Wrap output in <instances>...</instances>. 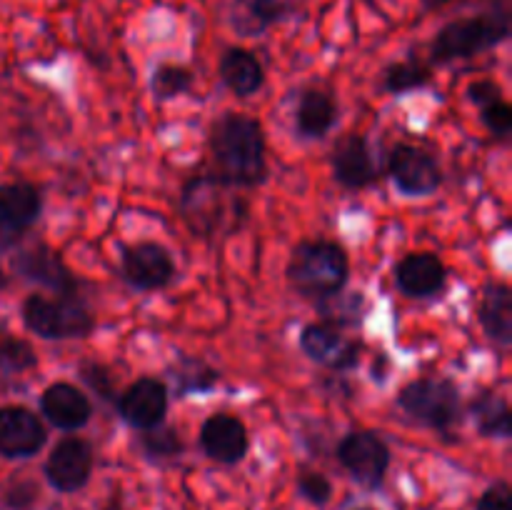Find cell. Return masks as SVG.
I'll list each match as a JSON object with an SVG mask.
<instances>
[{
	"instance_id": "cell-1",
	"label": "cell",
	"mask_w": 512,
	"mask_h": 510,
	"mask_svg": "<svg viewBox=\"0 0 512 510\" xmlns=\"http://www.w3.org/2000/svg\"><path fill=\"white\" fill-rule=\"evenodd\" d=\"M213 175L230 188H258L268 178L263 125L245 113H223L210 128Z\"/></svg>"
},
{
	"instance_id": "cell-2",
	"label": "cell",
	"mask_w": 512,
	"mask_h": 510,
	"mask_svg": "<svg viewBox=\"0 0 512 510\" xmlns=\"http://www.w3.org/2000/svg\"><path fill=\"white\" fill-rule=\"evenodd\" d=\"M512 33V10L508 0H493L488 8L463 15L435 33L430 43V63L448 65L455 60H470L498 48Z\"/></svg>"
},
{
	"instance_id": "cell-3",
	"label": "cell",
	"mask_w": 512,
	"mask_h": 510,
	"mask_svg": "<svg viewBox=\"0 0 512 510\" xmlns=\"http://www.w3.org/2000/svg\"><path fill=\"white\" fill-rule=\"evenodd\" d=\"M348 275V253L333 240H303L293 248L285 268L290 288L313 303H323L340 293L348 283Z\"/></svg>"
},
{
	"instance_id": "cell-4",
	"label": "cell",
	"mask_w": 512,
	"mask_h": 510,
	"mask_svg": "<svg viewBox=\"0 0 512 510\" xmlns=\"http://www.w3.org/2000/svg\"><path fill=\"white\" fill-rule=\"evenodd\" d=\"M23 325L43 340H83L93 333L95 315L78 295L33 293L23 303Z\"/></svg>"
},
{
	"instance_id": "cell-5",
	"label": "cell",
	"mask_w": 512,
	"mask_h": 510,
	"mask_svg": "<svg viewBox=\"0 0 512 510\" xmlns=\"http://www.w3.org/2000/svg\"><path fill=\"white\" fill-rule=\"evenodd\" d=\"M398 405L420 425L440 430V433L453 428L463 413L458 385L438 375H425L403 385L398 393Z\"/></svg>"
},
{
	"instance_id": "cell-6",
	"label": "cell",
	"mask_w": 512,
	"mask_h": 510,
	"mask_svg": "<svg viewBox=\"0 0 512 510\" xmlns=\"http://www.w3.org/2000/svg\"><path fill=\"white\" fill-rule=\"evenodd\" d=\"M228 188L230 185L220 183L215 175H198V178H190L185 183L180 208H183L188 228L198 233L200 238L213 235L223 223H228V230L238 228L223 210V195Z\"/></svg>"
},
{
	"instance_id": "cell-7",
	"label": "cell",
	"mask_w": 512,
	"mask_h": 510,
	"mask_svg": "<svg viewBox=\"0 0 512 510\" xmlns=\"http://www.w3.org/2000/svg\"><path fill=\"white\" fill-rule=\"evenodd\" d=\"M390 448L373 430H353L338 443V460L365 488H380L390 468Z\"/></svg>"
},
{
	"instance_id": "cell-8",
	"label": "cell",
	"mask_w": 512,
	"mask_h": 510,
	"mask_svg": "<svg viewBox=\"0 0 512 510\" xmlns=\"http://www.w3.org/2000/svg\"><path fill=\"white\" fill-rule=\"evenodd\" d=\"M388 173L395 188L410 198L433 195L443 183V170L438 160L423 148L410 143H398L388 155Z\"/></svg>"
},
{
	"instance_id": "cell-9",
	"label": "cell",
	"mask_w": 512,
	"mask_h": 510,
	"mask_svg": "<svg viewBox=\"0 0 512 510\" xmlns=\"http://www.w3.org/2000/svg\"><path fill=\"white\" fill-rule=\"evenodd\" d=\"M120 273L133 290L153 293L163 290L175 278V260L168 248L160 243H135L123 248L120 255Z\"/></svg>"
},
{
	"instance_id": "cell-10",
	"label": "cell",
	"mask_w": 512,
	"mask_h": 510,
	"mask_svg": "<svg viewBox=\"0 0 512 510\" xmlns=\"http://www.w3.org/2000/svg\"><path fill=\"white\" fill-rule=\"evenodd\" d=\"M93 475V448L78 435L58 440L45 460V478L58 493H75L85 488Z\"/></svg>"
},
{
	"instance_id": "cell-11",
	"label": "cell",
	"mask_w": 512,
	"mask_h": 510,
	"mask_svg": "<svg viewBox=\"0 0 512 510\" xmlns=\"http://www.w3.org/2000/svg\"><path fill=\"white\" fill-rule=\"evenodd\" d=\"M168 403V385L158 378H138L115 398L120 418L135 430H148L165 423Z\"/></svg>"
},
{
	"instance_id": "cell-12",
	"label": "cell",
	"mask_w": 512,
	"mask_h": 510,
	"mask_svg": "<svg viewBox=\"0 0 512 510\" xmlns=\"http://www.w3.org/2000/svg\"><path fill=\"white\" fill-rule=\"evenodd\" d=\"M43 198L33 183H8L0 188V248H13L40 218Z\"/></svg>"
},
{
	"instance_id": "cell-13",
	"label": "cell",
	"mask_w": 512,
	"mask_h": 510,
	"mask_svg": "<svg viewBox=\"0 0 512 510\" xmlns=\"http://www.w3.org/2000/svg\"><path fill=\"white\" fill-rule=\"evenodd\" d=\"M300 350L313 363L335 370V373H345V370H353L360 363V350H363V345L358 340H348L333 325L310 323L300 333Z\"/></svg>"
},
{
	"instance_id": "cell-14",
	"label": "cell",
	"mask_w": 512,
	"mask_h": 510,
	"mask_svg": "<svg viewBox=\"0 0 512 510\" xmlns=\"http://www.w3.org/2000/svg\"><path fill=\"white\" fill-rule=\"evenodd\" d=\"M48 430L33 410L23 405L0 408V458H33L43 450Z\"/></svg>"
},
{
	"instance_id": "cell-15",
	"label": "cell",
	"mask_w": 512,
	"mask_h": 510,
	"mask_svg": "<svg viewBox=\"0 0 512 510\" xmlns=\"http://www.w3.org/2000/svg\"><path fill=\"white\" fill-rule=\"evenodd\" d=\"M13 270L20 278L43 285V288L53 290L55 295H78V280H75L73 270L48 245L25 248L13 260Z\"/></svg>"
},
{
	"instance_id": "cell-16",
	"label": "cell",
	"mask_w": 512,
	"mask_h": 510,
	"mask_svg": "<svg viewBox=\"0 0 512 510\" xmlns=\"http://www.w3.org/2000/svg\"><path fill=\"white\" fill-rule=\"evenodd\" d=\"M333 178L348 190H363L378 180V165H375L370 143L360 133H345L338 138L330 153Z\"/></svg>"
},
{
	"instance_id": "cell-17",
	"label": "cell",
	"mask_w": 512,
	"mask_h": 510,
	"mask_svg": "<svg viewBox=\"0 0 512 510\" xmlns=\"http://www.w3.org/2000/svg\"><path fill=\"white\" fill-rule=\"evenodd\" d=\"M298 8L300 0H230L228 23L240 38H260L293 18Z\"/></svg>"
},
{
	"instance_id": "cell-18",
	"label": "cell",
	"mask_w": 512,
	"mask_h": 510,
	"mask_svg": "<svg viewBox=\"0 0 512 510\" xmlns=\"http://www.w3.org/2000/svg\"><path fill=\"white\" fill-rule=\"evenodd\" d=\"M200 448L210 460L235 465L245 458L250 448L248 428L238 415L215 413L200 428Z\"/></svg>"
},
{
	"instance_id": "cell-19",
	"label": "cell",
	"mask_w": 512,
	"mask_h": 510,
	"mask_svg": "<svg viewBox=\"0 0 512 510\" xmlns=\"http://www.w3.org/2000/svg\"><path fill=\"white\" fill-rule=\"evenodd\" d=\"M40 410H43L45 420H48L53 428L58 430H80L83 425L90 423V415H93V403H90L88 395L80 388H75L73 383H50L48 388L40 395Z\"/></svg>"
},
{
	"instance_id": "cell-20",
	"label": "cell",
	"mask_w": 512,
	"mask_h": 510,
	"mask_svg": "<svg viewBox=\"0 0 512 510\" xmlns=\"http://www.w3.org/2000/svg\"><path fill=\"white\" fill-rule=\"evenodd\" d=\"M448 280L443 260L428 250L408 253L395 265V283L408 298H433Z\"/></svg>"
},
{
	"instance_id": "cell-21",
	"label": "cell",
	"mask_w": 512,
	"mask_h": 510,
	"mask_svg": "<svg viewBox=\"0 0 512 510\" xmlns=\"http://www.w3.org/2000/svg\"><path fill=\"white\" fill-rule=\"evenodd\" d=\"M478 320L483 333L493 343L512 345V290L505 283H485L478 305Z\"/></svg>"
},
{
	"instance_id": "cell-22",
	"label": "cell",
	"mask_w": 512,
	"mask_h": 510,
	"mask_svg": "<svg viewBox=\"0 0 512 510\" xmlns=\"http://www.w3.org/2000/svg\"><path fill=\"white\" fill-rule=\"evenodd\" d=\"M220 78L225 88L238 98H250L265 83V70L258 55L248 48H228L220 58Z\"/></svg>"
},
{
	"instance_id": "cell-23",
	"label": "cell",
	"mask_w": 512,
	"mask_h": 510,
	"mask_svg": "<svg viewBox=\"0 0 512 510\" xmlns=\"http://www.w3.org/2000/svg\"><path fill=\"white\" fill-rule=\"evenodd\" d=\"M338 120V103L335 95L325 90L310 88L300 95L298 110H295V128L303 138H325Z\"/></svg>"
},
{
	"instance_id": "cell-24",
	"label": "cell",
	"mask_w": 512,
	"mask_h": 510,
	"mask_svg": "<svg viewBox=\"0 0 512 510\" xmlns=\"http://www.w3.org/2000/svg\"><path fill=\"white\" fill-rule=\"evenodd\" d=\"M470 415L475 425L488 438H510L512 435V410L505 395L495 390H480L470 400Z\"/></svg>"
},
{
	"instance_id": "cell-25",
	"label": "cell",
	"mask_w": 512,
	"mask_h": 510,
	"mask_svg": "<svg viewBox=\"0 0 512 510\" xmlns=\"http://www.w3.org/2000/svg\"><path fill=\"white\" fill-rule=\"evenodd\" d=\"M175 380V395L185 398V395L208 393L218 383V370L210 368L208 363L198 358H180L178 363L170 368Z\"/></svg>"
},
{
	"instance_id": "cell-26",
	"label": "cell",
	"mask_w": 512,
	"mask_h": 510,
	"mask_svg": "<svg viewBox=\"0 0 512 510\" xmlns=\"http://www.w3.org/2000/svg\"><path fill=\"white\" fill-rule=\"evenodd\" d=\"M195 85V73L185 65L178 63H160L150 73V93L160 103L180 98V95L190 93Z\"/></svg>"
},
{
	"instance_id": "cell-27",
	"label": "cell",
	"mask_w": 512,
	"mask_h": 510,
	"mask_svg": "<svg viewBox=\"0 0 512 510\" xmlns=\"http://www.w3.org/2000/svg\"><path fill=\"white\" fill-rule=\"evenodd\" d=\"M430 83V68L418 60H400L385 68L383 90L388 95H405Z\"/></svg>"
},
{
	"instance_id": "cell-28",
	"label": "cell",
	"mask_w": 512,
	"mask_h": 510,
	"mask_svg": "<svg viewBox=\"0 0 512 510\" xmlns=\"http://www.w3.org/2000/svg\"><path fill=\"white\" fill-rule=\"evenodd\" d=\"M320 313H323V323L333 325V328H343V325H360L365 320V305L363 293H335L333 298L318 303Z\"/></svg>"
},
{
	"instance_id": "cell-29",
	"label": "cell",
	"mask_w": 512,
	"mask_h": 510,
	"mask_svg": "<svg viewBox=\"0 0 512 510\" xmlns=\"http://www.w3.org/2000/svg\"><path fill=\"white\" fill-rule=\"evenodd\" d=\"M38 365V353L28 340L5 338L0 340V380L18 378Z\"/></svg>"
},
{
	"instance_id": "cell-30",
	"label": "cell",
	"mask_w": 512,
	"mask_h": 510,
	"mask_svg": "<svg viewBox=\"0 0 512 510\" xmlns=\"http://www.w3.org/2000/svg\"><path fill=\"white\" fill-rule=\"evenodd\" d=\"M140 450L153 460H173L183 453V440L173 425H155V428L140 430Z\"/></svg>"
},
{
	"instance_id": "cell-31",
	"label": "cell",
	"mask_w": 512,
	"mask_h": 510,
	"mask_svg": "<svg viewBox=\"0 0 512 510\" xmlns=\"http://www.w3.org/2000/svg\"><path fill=\"white\" fill-rule=\"evenodd\" d=\"M480 120H483L485 130L495 140H508V135L512 133V108L505 98L480 108Z\"/></svg>"
},
{
	"instance_id": "cell-32",
	"label": "cell",
	"mask_w": 512,
	"mask_h": 510,
	"mask_svg": "<svg viewBox=\"0 0 512 510\" xmlns=\"http://www.w3.org/2000/svg\"><path fill=\"white\" fill-rule=\"evenodd\" d=\"M35 500H38V483L28 478L10 480L0 493V505L5 510H30Z\"/></svg>"
},
{
	"instance_id": "cell-33",
	"label": "cell",
	"mask_w": 512,
	"mask_h": 510,
	"mask_svg": "<svg viewBox=\"0 0 512 510\" xmlns=\"http://www.w3.org/2000/svg\"><path fill=\"white\" fill-rule=\"evenodd\" d=\"M78 375H80V380H83V383L88 385V388L93 390L95 395H100V398H103V400H115V398H118V395H115L113 375H110V370L103 368V365L90 363V360H85V363H80Z\"/></svg>"
},
{
	"instance_id": "cell-34",
	"label": "cell",
	"mask_w": 512,
	"mask_h": 510,
	"mask_svg": "<svg viewBox=\"0 0 512 510\" xmlns=\"http://www.w3.org/2000/svg\"><path fill=\"white\" fill-rule=\"evenodd\" d=\"M298 493L303 495L308 503L313 505H325L330 498H333V485L318 470H303L298 475Z\"/></svg>"
},
{
	"instance_id": "cell-35",
	"label": "cell",
	"mask_w": 512,
	"mask_h": 510,
	"mask_svg": "<svg viewBox=\"0 0 512 510\" xmlns=\"http://www.w3.org/2000/svg\"><path fill=\"white\" fill-rule=\"evenodd\" d=\"M468 98L470 103H475L478 108H485V105L495 103V100L505 98V95H503V88H500L495 80L483 78V80H473V83L468 85Z\"/></svg>"
},
{
	"instance_id": "cell-36",
	"label": "cell",
	"mask_w": 512,
	"mask_h": 510,
	"mask_svg": "<svg viewBox=\"0 0 512 510\" xmlns=\"http://www.w3.org/2000/svg\"><path fill=\"white\" fill-rule=\"evenodd\" d=\"M478 510H512V493L508 483H495L480 495Z\"/></svg>"
},
{
	"instance_id": "cell-37",
	"label": "cell",
	"mask_w": 512,
	"mask_h": 510,
	"mask_svg": "<svg viewBox=\"0 0 512 510\" xmlns=\"http://www.w3.org/2000/svg\"><path fill=\"white\" fill-rule=\"evenodd\" d=\"M100 510H125V508H123V503H120L118 495H110L108 503H105L103 508H100Z\"/></svg>"
},
{
	"instance_id": "cell-38",
	"label": "cell",
	"mask_w": 512,
	"mask_h": 510,
	"mask_svg": "<svg viewBox=\"0 0 512 510\" xmlns=\"http://www.w3.org/2000/svg\"><path fill=\"white\" fill-rule=\"evenodd\" d=\"M445 3H450V0H423L425 8H440V5H445Z\"/></svg>"
},
{
	"instance_id": "cell-39",
	"label": "cell",
	"mask_w": 512,
	"mask_h": 510,
	"mask_svg": "<svg viewBox=\"0 0 512 510\" xmlns=\"http://www.w3.org/2000/svg\"><path fill=\"white\" fill-rule=\"evenodd\" d=\"M353 510H375V508H368V505H360V508H353Z\"/></svg>"
}]
</instances>
